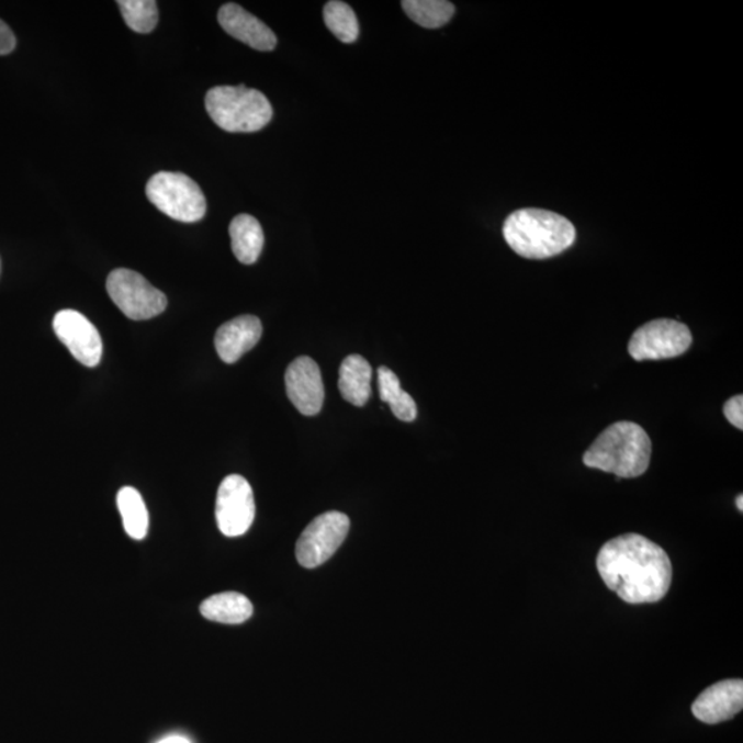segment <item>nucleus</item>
Listing matches in <instances>:
<instances>
[{"label": "nucleus", "instance_id": "obj_1", "mask_svg": "<svg viewBox=\"0 0 743 743\" xmlns=\"http://www.w3.org/2000/svg\"><path fill=\"white\" fill-rule=\"evenodd\" d=\"M596 566L607 587L627 604H657L671 588L668 553L640 534H622L607 541Z\"/></svg>", "mask_w": 743, "mask_h": 743}, {"label": "nucleus", "instance_id": "obj_2", "mask_svg": "<svg viewBox=\"0 0 743 743\" xmlns=\"http://www.w3.org/2000/svg\"><path fill=\"white\" fill-rule=\"evenodd\" d=\"M503 235L515 254L526 259H548L565 252L576 243L572 222L540 209H522L508 216Z\"/></svg>", "mask_w": 743, "mask_h": 743}, {"label": "nucleus", "instance_id": "obj_3", "mask_svg": "<svg viewBox=\"0 0 743 743\" xmlns=\"http://www.w3.org/2000/svg\"><path fill=\"white\" fill-rule=\"evenodd\" d=\"M653 443L642 426L618 421L607 427L585 452L589 469L615 474L618 479H638L649 470Z\"/></svg>", "mask_w": 743, "mask_h": 743}, {"label": "nucleus", "instance_id": "obj_4", "mask_svg": "<svg viewBox=\"0 0 743 743\" xmlns=\"http://www.w3.org/2000/svg\"><path fill=\"white\" fill-rule=\"evenodd\" d=\"M205 110L227 133H255L268 126L273 108L262 92L246 86H218L205 95Z\"/></svg>", "mask_w": 743, "mask_h": 743}, {"label": "nucleus", "instance_id": "obj_5", "mask_svg": "<svg viewBox=\"0 0 743 743\" xmlns=\"http://www.w3.org/2000/svg\"><path fill=\"white\" fill-rule=\"evenodd\" d=\"M146 196L162 214L183 224L202 221L207 200L192 178L181 172H159L146 184Z\"/></svg>", "mask_w": 743, "mask_h": 743}, {"label": "nucleus", "instance_id": "obj_6", "mask_svg": "<svg viewBox=\"0 0 743 743\" xmlns=\"http://www.w3.org/2000/svg\"><path fill=\"white\" fill-rule=\"evenodd\" d=\"M111 300L124 316L144 322L159 316L167 308V296L145 279L130 269L113 270L106 280Z\"/></svg>", "mask_w": 743, "mask_h": 743}, {"label": "nucleus", "instance_id": "obj_7", "mask_svg": "<svg viewBox=\"0 0 743 743\" xmlns=\"http://www.w3.org/2000/svg\"><path fill=\"white\" fill-rule=\"evenodd\" d=\"M691 344V330L686 324L660 318L634 330L628 351L637 361L668 360L685 354Z\"/></svg>", "mask_w": 743, "mask_h": 743}, {"label": "nucleus", "instance_id": "obj_8", "mask_svg": "<svg viewBox=\"0 0 743 743\" xmlns=\"http://www.w3.org/2000/svg\"><path fill=\"white\" fill-rule=\"evenodd\" d=\"M349 530L350 519L347 515L338 511L319 515L303 530L296 542L297 562L306 568L324 565L344 544Z\"/></svg>", "mask_w": 743, "mask_h": 743}, {"label": "nucleus", "instance_id": "obj_9", "mask_svg": "<svg viewBox=\"0 0 743 743\" xmlns=\"http://www.w3.org/2000/svg\"><path fill=\"white\" fill-rule=\"evenodd\" d=\"M216 524L226 537L246 534L255 519L251 485L241 475L226 476L218 489L215 507Z\"/></svg>", "mask_w": 743, "mask_h": 743}, {"label": "nucleus", "instance_id": "obj_10", "mask_svg": "<svg viewBox=\"0 0 743 743\" xmlns=\"http://www.w3.org/2000/svg\"><path fill=\"white\" fill-rule=\"evenodd\" d=\"M53 328L76 360L87 368L99 365L104 349L101 335L83 314L76 311L58 312Z\"/></svg>", "mask_w": 743, "mask_h": 743}, {"label": "nucleus", "instance_id": "obj_11", "mask_svg": "<svg viewBox=\"0 0 743 743\" xmlns=\"http://www.w3.org/2000/svg\"><path fill=\"white\" fill-rule=\"evenodd\" d=\"M286 394L302 415L316 416L325 398L322 371L311 357L296 358L285 373Z\"/></svg>", "mask_w": 743, "mask_h": 743}, {"label": "nucleus", "instance_id": "obj_12", "mask_svg": "<svg viewBox=\"0 0 743 743\" xmlns=\"http://www.w3.org/2000/svg\"><path fill=\"white\" fill-rule=\"evenodd\" d=\"M743 708V682L721 680L701 693L694 701V716L702 723L719 724L731 720Z\"/></svg>", "mask_w": 743, "mask_h": 743}, {"label": "nucleus", "instance_id": "obj_13", "mask_svg": "<svg viewBox=\"0 0 743 743\" xmlns=\"http://www.w3.org/2000/svg\"><path fill=\"white\" fill-rule=\"evenodd\" d=\"M218 21L235 40L259 52H271L277 46L274 32L262 21L248 13L240 4L226 3L219 9Z\"/></svg>", "mask_w": 743, "mask_h": 743}, {"label": "nucleus", "instance_id": "obj_14", "mask_svg": "<svg viewBox=\"0 0 743 743\" xmlns=\"http://www.w3.org/2000/svg\"><path fill=\"white\" fill-rule=\"evenodd\" d=\"M262 333V323L258 317L247 314V316L233 318L216 330V352L222 361L235 363L258 345Z\"/></svg>", "mask_w": 743, "mask_h": 743}, {"label": "nucleus", "instance_id": "obj_15", "mask_svg": "<svg viewBox=\"0 0 743 743\" xmlns=\"http://www.w3.org/2000/svg\"><path fill=\"white\" fill-rule=\"evenodd\" d=\"M372 368L365 358L349 356L341 362L338 386L347 403L363 406L371 398Z\"/></svg>", "mask_w": 743, "mask_h": 743}, {"label": "nucleus", "instance_id": "obj_16", "mask_svg": "<svg viewBox=\"0 0 743 743\" xmlns=\"http://www.w3.org/2000/svg\"><path fill=\"white\" fill-rule=\"evenodd\" d=\"M233 254L244 264L257 262L264 246L262 226L248 214L237 215L229 226Z\"/></svg>", "mask_w": 743, "mask_h": 743}, {"label": "nucleus", "instance_id": "obj_17", "mask_svg": "<svg viewBox=\"0 0 743 743\" xmlns=\"http://www.w3.org/2000/svg\"><path fill=\"white\" fill-rule=\"evenodd\" d=\"M200 612L210 621L237 626L252 617L251 600L238 593H222L211 596L200 606Z\"/></svg>", "mask_w": 743, "mask_h": 743}, {"label": "nucleus", "instance_id": "obj_18", "mask_svg": "<svg viewBox=\"0 0 743 743\" xmlns=\"http://www.w3.org/2000/svg\"><path fill=\"white\" fill-rule=\"evenodd\" d=\"M378 384L381 399L390 405V409L397 419L408 423L416 419L417 406L415 399L401 389L399 379L392 369L387 367L379 368Z\"/></svg>", "mask_w": 743, "mask_h": 743}, {"label": "nucleus", "instance_id": "obj_19", "mask_svg": "<svg viewBox=\"0 0 743 743\" xmlns=\"http://www.w3.org/2000/svg\"><path fill=\"white\" fill-rule=\"evenodd\" d=\"M117 507L126 533L134 540H144L148 534L149 514L139 492L132 486L122 487L117 493Z\"/></svg>", "mask_w": 743, "mask_h": 743}, {"label": "nucleus", "instance_id": "obj_20", "mask_svg": "<svg viewBox=\"0 0 743 743\" xmlns=\"http://www.w3.org/2000/svg\"><path fill=\"white\" fill-rule=\"evenodd\" d=\"M401 4L412 21L430 30L447 25L454 14V4L447 0H404Z\"/></svg>", "mask_w": 743, "mask_h": 743}, {"label": "nucleus", "instance_id": "obj_21", "mask_svg": "<svg viewBox=\"0 0 743 743\" xmlns=\"http://www.w3.org/2000/svg\"><path fill=\"white\" fill-rule=\"evenodd\" d=\"M324 21L328 30L338 37L340 42L352 43L360 35V25H358L357 15L349 4L333 0L324 8Z\"/></svg>", "mask_w": 743, "mask_h": 743}, {"label": "nucleus", "instance_id": "obj_22", "mask_svg": "<svg viewBox=\"0 0 743 743\" xmlns=\"http://www.w3.org/2000/svg\"><path fill=\"white\" fill-rule=\"evenodd\" d=\"M119 9L130 30L149 34L159 23V9L155 0H119Z\"/></svg>", "mask_w": 743, "mask_h": 743}, {"label": "nucleus", "instance_id": "obj_23", "mask_svg": "<svg viewBox=\"0 0 743 743\" xmlns=\"http://www.w3.org/2000/svg\"><path fill=\"white\" fill-rule=\"evenodd\" d=\"M723 412L725 419L732 426L736 427L738 430H743V397L741 394L727 401Z\"/></svg>", "mask_w": 743, "mask_h": 743}, {"label": "nucleus", "instance_id": "obj_24", "mask_svg": "<svg viewBox=\"0 0 743 743\" xmlns=\"http://www.w3.org/2000/svg\"><path fill=\"white\" fill-rule=\"evenodd\" d=\"M18 46V40L7 23L0 20V56H7Z\"/></svg>", "mask_w": 743, "mask_h": 743}, {"label": "nucleus", "instance_id": "obj_25", "mask_svg": "<svg viewBox=\"0 0 743 743\" xmlns=\"http://www.w3.org/2000/svg\"><path fill=\"white\" fill-rule=\"evenodd\" d=\"M156 743H192L191 741L188 740L187 736L182 735H170L162 738L159 742Z\"/></svg>", "mask_w": 743, "mask_h": 743}, {"label": "nucleus", "instance_id": "obj_26", "mask_svg": "<svg viewBox=\"0 0 743 743\" xmlns=\"http://www.w3.org/2000/svg\"><path fill=\"white\" fill-rule=\"evenodd\" d=\"M736 508L740 509V511H743V496L740 495L736 498Z\"/></svg>", "mask_w": 743, "mask_h": 743}]
</instances>
